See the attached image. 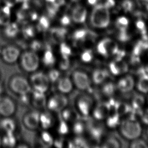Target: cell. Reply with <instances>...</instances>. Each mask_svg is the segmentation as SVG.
<instances>
[{"mask_svg":"<svg viewBox=\"0 0 148 148\" xmlns=\"http://www.w3.org/2000/svg\"><path fill=\"white\" fill-rule=\"evenodd\" d=\"M110 13L105 5L99 4L95 6L90 16L92 26L97 28H105L110 23Z\"/></svg>","mask_w":148,"mask_h":148,"instance_id":"cell-1","label":"cell"},{"mask_svg":"<svg viewBox=\"0 0 148 148\" xmlns=\"http://www.w3.org/2000/svg\"><path fill=\"white\" fill-rule=\"evenodd\" d=\"M121 134L127 140H134L140 135L142 128L137 120L126 119L122 121L119 125Z\"/></svg>","mask_w":148,"mask_h":148,"instance_id":"cell-2","label":"cell"},{"mask_svg":"<svg viewBox=\"0 0 148 148\" xmlns=\"http://www.w3.org/2000/svg\"><path fill=\"white\" fill-rule=\"evenodd\" d=\"M20 60L22 68L26 72H36L40 65V58L36 52L32 51L24 53Z\"/></svg>","mask_w":148,"mask_h":148,"instance_id":"cell-3","label":"cell"},{"mask_svg":"<svg viewBox=\"0 0 148 148\" xmlns=\"http://www.w3.org/2000/svg\"><path fill=\"white\" fill-rule=\"evenodd\" d=\"M118 49V44L111 38H104L99 42L97 46L98 54L105 57H113Z\"/></svg>","mask_w":148,"mask_h":148,"instance_id":"cell-4","label":"cell"},{"mask_svg":"<svg viewBox=\"0 0 148 148\" xmlns=\"http://www.w3.org/2000/svg\"><path fill=\"white\" fill-rule=\"evenodd\" d=\"M86 131L91 140L97 143L102 140L105 134V128L100 121L90 120L86 124Z\"/></svg>","mask_w":148,"mask_h":148,"instance_id":"cell-5","label":"cell"},{"mask_svg":"<svg viewBox=\"0 0 148 148\" xmlns=\"http://www.w3.org/2000/svg\"><path fill=\"white\" fill-rule=\"evenodd\" d=\"M30 82L34 90L45 93L48 90L50 82L48 75L42 72L34 73L30 77Z\"/></svg>","mask_w":148,"mask_h":148,"instance_id":"cell-6","label":"cell"},{"mask_svg":"<svg viewBox=\"0 0 148 148\" xmlns=\"http://www.w3.org/2000/svg\"><path fill=\"white\" fill-rule=\"evenodd\" d=\"M72 80L74 86L80 90H88L90 89L92 79L84 71H74L72 74Z\"/></svg>","mask_w":148,"mask_h":148,"instance_id":"cell-7","label":"cell"},{"mask_svg":"<svg viewBox=\"0 0 148 148\" xmlns=\"http://www.w3.org/2000/svg\"><path fill=\"white\" fill-rule=\"evenodd\" d=\"M10 86L14 92L20 96L29 94L31 91V86L29 82L23 76L14 77L11 81Z\"/></svg>","mask_w":148,"mask_h":148,"instance_id":"cell-8","label":"cell"},{"mask_svg":"<svg viewBox=\"0 0 148 148\" xmlns=\"http://www.w3.org/2000/svg\"><path fill=\"white\" fill-rule=\"evenodd\" d=\"M68 104V100L64 94L60 93L51 97L47 102V107L52 112L62 111Z\"/></svg>","mask_w":148,"mask_h":148,"instance_id":"cell-9","label":"cell"},{"mask_svg":"<svg viewBox=\"0 0 148 148\" xmlns=\"http://www.w3.org/2000/svg\"><path fill=\"white\" fill-rule=\"evenodd\" d=\"M94 102L88 95H81L76 100L77 111L82 116L87 117L92 112Z\"/></svg>","mask_w":148,"mask_h":148,"instance_id":"cell-10","label":"cell"},{"mask_svg":"<svg viewBox=\"0 0 148 148\" xmlns=\"http://www.w3.org/2000/svg\"><path fill=\"white\" fill-rule=\"evenodd\" d=\"M1 56L7 63L13 64L20 58V51L16 47L8 46L2 50Z\"/></svg>","mask_w":148,"mask_h":148,"instance_id":"cell-11","label":"cell"},{"mask_svg":"<svg viewBox=\"0 0 148 148\" xmlns=\"http://www.w3.org/2000/svg\"><path fill=\"white\" fill-rule=\"evenodd\" d=\"M16 106L14 102L8 97H0V115L4 117L12 116L15 112Z\"/></svg>","mask_w":148,"mask_h":148,"instance_id":"cell-12","label":"cell"},{"mask_svg":"<svg viewBox=\"0 0 148 148\" xmlns=\"http://www.w3.org/2000/svg\"><path fill=\"white\" fill-rule=\"evenodd\" d=\"M129 69L128 64L124 60H113L109 64V70L115 76L124 74Z\"/></svg>","mask_w":148,"mask_h":148,"instance_id":"cell-13","label":"cell"},{"mask_svg":"<svg viewBox=\"0 0 148 148\" xmlns=\"http://www.w3.org/2000/svg\"><path fill=\"white\" fill-rule=\"evenodd\" d=\"M23 123L29 130H36L40 125V114L36 111L28 112L24 116Z\"/></svg>","mask_w":148,"mask_h":148,"instance_id":"cell-14","label":"cell"},{"mask_svg":"<svg viewBox=\"0 0 148 148\" xmlns=\"http://www.w3.org/2000/svg\"><path fill=\"white\" fill-rule=\"evenodd\" d=\"M134 80L132 76L127 75L118 80L116 84V87L117 89L121 92L126 93L131 92L134 86Z\"/></svg>","mask_w":148,"mask_h":148,"instance_id":"cell-15","label":"cell"},{"mask_svg":"<svg viewBox=\"0 0 148 148\" xmlns=\"http://www.w3.org/2000/svg\"><path fill=\"white\" fill-rule=\"evenodd\" d=\"M110 112V109L106 102L99 103L92 109V116L95 120L100 121L106 119Z\"/></svg>","mask_w":148,"mask_h":148,"instance_id":"cell-16","label":"cell"},{"mask_svg":"<svg viewBox=\"0 0 148 148\" xmlns=\"http://www.w3.org/2000/svg\"><path fill=\"white\" fill-rule=\"evenodd\" d=\"M57 88L59 92L63 94H68L73 89V84L72 80L67 76L61 77L57 81Z\"/></svg>","mask_w":148,"mask_h":148,"instance_id":"cell-17","label":"cell"},{"mask_svg":"<svg viewBox=\"0 0 148 148\" xmlns=\"http://www.w3.org/2000/svg\"><path fill=\"white\" fill-rule=\"evenodd\" d=\"M45 93L34 90L32 93V102L34 107L38 109H43L47 107L46 97Z\"/></svg>","mask_w":148,"mask_h":148,"instance_id":"cell-18","label":"cell"},{"mask_svg":"<svg viewBox=\"0 0 148 148\" xmlns=\"http://www.w3.org/2000/svg\"><path fill=\"white\" fill-rule=\"evenodd\" d=\"M108 77L109 73L107 70L102 68H98L93 71L91 79L94 84L100 85L106 82Z\"/></svg>","mask_w":148,"mask_h":148,"instance_id":"cell-19","label":"cell"},{"mask_svg":"<svg viewBox=\"0 0 148 148\" xmlns=\"http://www.w3.org/2000/svg\"><path fill=\"white\" fill-rule=\"evenodd\" d=\"M86 8L83 6H76L72 11V19L76 23H83L86 20Z\"/></svg>","mask_w":148,"mask_h":148,"instance_id":"cell-20","label":"cell"},{"mask_svg":"<svg viewBox=\"0 0 148 148\" xmlns=\"http://www.w3.org/2000/svg\"><path fill=\"white\" fill-rule=\"evenodd\" d=\"M0 128L6 134L13 133L16 129V123L9 117H6L1 121Z\"/></svg>","mask_w":148,"mask_h":148,"instance_id":"cell-21","label":"cell"},{"mask_svg":"<svg viewBox=\"0 0 148 148\" xmlns=\"http://www.w3.org/2000/svg\"><path fill=\"white\" fill-rule=\"evenodd\" d=\"M66 32V29L64 28H52L50 30V36L54 42L61 43L65 38Z\"/></svg>","mask_w":148,"mask_h":148,"instance_id":"cell-22","label":"cell"},{"mask_svg":"<svg viewBox=\"0 0 148 148\" xmlns=\"http://www.w3.org/2000/svg\"><path fill=\"white\" fill-rule=\"evenodd\" d=\"M10 7L7 6H4L0 8V25L5 26L11 22V12Z\"/></svg>","mask_w":148,"mask_h":148,"instance_id":"cell-23","label":"cell"},{"mask_svg":"<svg viewBox=\"0 0 148 148\" xmlns=\"http://www.w3.org/2000/svg\"><path fill=\"white\" fill-rule=\"evenodd\" d=\"M62 119L66 122H74L78 120L79 113L72 108H66L62 111Z\"/></svg>","mask_w":148,"mask_h":148,"instance_id":"cell-24","label":"cell"},{"mask_svg":"<svg viewBox=\"0 0 148 148\" xmlns=\"http://www.w3.org/2000/svg\"><path fill=\"white\" fill-rule=\"evenodd\" d=\"M106 124L110 128H115L120 125L121 117L115 111L109 113L106 118Z\"/></svg>","mask_w":148,"mask_h":148,"instance_id":"cell-25","label":"cell"},{"mask_svg":"<svg viewBox=\"0 0 148 148\" xmlns=\"http://www.w3.org/2000/svg\"><path fill=\"white\" fill-rule=\"evenodd\" d=\"M116 84L111 82H106L102 84L101 92L103 96L106 97L111 98L116 92Z\"/></svg>","mask_w":148,"mask_h":148,"instance_id":"cell-26","label":"cell"},{"mask_svg":"<svg viewBox=\"0 0 148 148\" xmlns=\"http://www.w3.org/2000/svg\"><path fill=\"white\" fill-rule=\"evenodd\" d=\"M56 62V58L53 52L50 48H47L42 57V62L47 67L53 66Z\"/></svg>","mask_w":148,"mask_h":148,"instance_id":"cell-27","label":"cell"},{"mask_svg":"<svg viewBox=\"0 0 148 148\" xmlns=\"http://www.w3.org/2000/svg\"><path fill=\"white\" fill-rule=\"evenodd\" d=\"M132 107L124 102H117L115 111L120 116V117L128 114L132 111Z\"/></svg>","mask_w":148,"mask_h":148,"instance_id":"cell-28","label":"cell"},{"mask_svg":"<svg viewBox=\"0 0 148 148\" xmlns=\"http://www.w3.org/2000/svg\"><path fill=\"white\" fill-rule=\"evenodd\" d=\"M53 124V118L48 113L44 112L40 114V125L44 130H48L50 128Z\"/></svg>","mask_w":148,"mask_h":148,"instance_id":"cell-29","label":"cell"},{"mask_svg":"<svg viewBox=\"0 0 148 148\" xmlns=\"http://www.w3.org/2000/svg\"><path fill=\"white\" fill-rule=\"evenodd\" d=\"M19 32V27L15 23L11 22L9 24L5 26L4 33L5 36L9 38L15 37L18 34Z\"/></svg>","mask_w":148,"mask_h":148,"instance_id":"cell-30","label":"cell"},{"mask_svg":"<svg viewBox=\"0 0 148 148\" xmlns=\"http://www.w3.org/2000/svg\"><path fill=\"white\" fill-rule=\"evenodd\" d=\"M101 147L105 148H120L121 143L116 137L110 136L103 140Z\"/></svg>","mask_w":148,"mask_h":148,"instance_id":"cell-31","label":"cell"},{"mask_svg":"<svg viewBox=\"0 0 148 148\" xmlns=\"http://www.w3.org/2000/svg\"><path fill=\"white\" fill-rule=\"evenodd\" d=\"M137 88L141 92H148V74H146V73L140 76L137 84Z\"/></svg>","mask_w":148,"mask_h":148,"instance_id":"cell-32","label":"cell"},{"mask_svg":"<svg viewBox=\"0 0 148 148\" xmlns=\"http://www.w3.org/2000/svg\"><path fill=\"white\" fill-rule=\"evenodd\" d=\"M72 131L77 136H81L86 131V124L79 119L76 120L72 126Z\"/></svg>","mask_w":148,"mask_h":148,"instance_id":"cell-33","label":"cell"},{"mask_svg":"<svg viewBox=\"0 0 148 148\" xmlns=\"http://www.w3.org/2000/svg\"><path fill=\"white\" fill-rule=\"evenodd\" d=\"M87 145L85 139L81 136H77L72 141L69 142V148H86L88 147Z\"/></svg>","mask_w":148,"mask_h":148,"instance_id":"cell-34","label":"cell"},{"mask_svg":"<svg viewBox=\"0 0 148 148\" xmlns=\"http://www.w3.org/2000/svg\"><path fill=\"white\" fill-rule=\"evenodd\" d=\"M40 143L43 146L49 147L54 144V140L50 133L44 131L41 133L40 137Z\"/></svg>","mask_w":148,"mask_h":148,"instance_id":"cell-35","label":"cell"},{"mask_svg":"<svg viewBox=\"0 0 148 148\" xmlns=\"http://www.w3.org/2000/svg\"><path fill=\"white\" fill-rule=\"evenodd\" d=\"M145 98L141 95H136L132 99V108L134 110L141 109L144 105Z\"/></svg>","mask_w":148,"mask_h":148,"instance_id":"cell-36","label":"cell"},{"mask_svg":"<svg viewBox=\"0 0 148 148\" xmlns=\"http://www.w3.org/2000/svg\"><path fill=\"white\" fill-rule=\"evenodd\" d=\"M2 144L6 147H14L16 144V140L13 133L6 134L2 139Z\"/></svg>","mask_w":148,"mask_h":148,"instance_id":"cell-37","label":"cell"},{"mask_svg":"<svg viewBox=\"0 0 148 148\" xmlns=\"http://www.w3.org/2000/svg\"><path fill=\"white\" fill-rule=\"evenodd\" d=\"M94 53L92 50L86 49L80 54V59L85 63H89L94 59Z\"/></svg>","mask_w":148,"mask_h":148,"instance_id":"cell-38","label":"cell"},{"mask_svg":"<svg viewBox=\"0 0 148 148\" xmlns=\"http://www.w3.org/2000/svg\"><path fill=\"white\" fill-rule=\"evenodd\" d=\"M60 53L62 58H69L72 55V51L69 46L65 42H62L60 44Z\"/></svg>","mask_w":148,"mask_h":148,"instance_id":"cell-39","label":"cell"},{"mask_svg":"<svg viewBox=\"0 0 148 148\" xmlns=\"http://www.w3.org/2000/svg\"><path fill=\"white\" fill-rule=\"evenodd\" d=\"M129 24L128 19L125 17H121L117 19L116 26L119 30H126Z\"/></svg>","mask_w":148,"mask_h":148,"instance_id":"cell-40","label":"cell"},{"mask_svg":"<svg viewBox=\"0 0 148 148\" xmlns=\"http://www.w3.org/2000/svg\"><path fill=\"white\" fill-rule=\"evenodd\" d=\"M57 130L58 133L61 135H66L68 134L69 132V128L67 122L65 121L62 119V120L60 121V122L58 124Z\"/></svg>","mask_w":148,"mask_h":148,"instance_id":"cell-41","label":"cell"},{"mask_svg":"<svg viewBox=\"0 0 148 148\" xmlns=\"http://www.w3.org/2000/svg\"><path fill=\"white\" fill-rule=\"evenodd\" d=\"M47 75L50 82L54 83L57 82L58 79L60 78V73L58 70L55 69H52L49 71Z\"/></svg>","mask_w":148,"mask_h":148,"instance_id":"cell-42","label":"cell"},{"mask_svg":"<svg viewBox=\"0 0 148 148\" xmlns=\"http://www.w3.org/2000/svg\"><path fill=\"white\" fill-rule=\"evenodd\" d=\"M50 25V23L48 18L45 16H42L40 19L38 28L40 31H46L48 29Z\"/></svg>","mask_w":148,"mask_h":148,"instance_id":"cell-43","label":"cell"},{"mask_svg":"<svg viewBox=\"0 0 148 148\" xmlns=\"http://www.w3.org/2000/svg\"><path fill=\"white\" fill-rule=\"evenodd\" d=\"M130 147L132 148H147L148 146L146 143L142 139H134L130 145Z\"/></svg>","mask_w":148,"mask_h":148,"instance_id":"cell-44","label":"cell"},{"mask_svg":"<svg viewBox=\"0 0 148 148\" xmlns=\"http://www.w3.org/2000/svg\"><path fill=\"white\" fill-rule=\"evenodd\" d=\"M23 34L25 38H32L35 34L34 28H33L32 26H27L23 29Z\"/></svg>","mask_w":148,"mask_h":148,"instance_id":"cell-45","label":"cell"},{"mask_svg":"<svg viewBox=\"0 0 148 148\" xmlns=\"http://www.w3.org/2000/svg\"><path fill=\"white\" fill-rule=\"evenodd\" d=\"M70 61L69 58H62V60L59 63V68L62 70H66L70 67Z\"/></svg>","mask_w":148,"mask_h":148,"instance_id":"cell-46","label":"cell"},{"mask_svg":"<svg viewBox=\"0 0 148 148\" xmlns=\"http://www.w3.org/2000/svg\"><path fill=\"white\" fill-rule=\"evenodd\" d=\"M122 7L125 12H130L134 7L133 3L130 0H125L122 3Z\"/></svg>","mask_w":148,"mask_h":148,"instance_id":"cell-47","label":"cell"},{"mask_svg":"<svg viewBox=\"0 0 148 148\" xmlns=\"http://www.w3.org/2000/svg\"><path fill=\"white\" fill-rule=\"evenodd\" d=\"M58 7L55 6L53 3H50L47 6L48 11L50 17H53L58 10Z\"/></svg>","mask_w":148,"mask_h":148,"instance_id":"cell-48","label":"cell"},{"mask_svg":"<svg viewBox=\"0 0 148 148\" xmlns=\"http://www.w3.org/2000/svg\"><path fill=\"white\" fill-rule=\"evenodd\" d=\"M42 44L40 42L36 41V40L34 41L30 45V48L32 49V51L34 52L40 51L42 49Z\"/></svg>","mask_w":148,"mask_h":148,"instance_id":"cell-49","label":"cell"},{"mask_svg":"<svg viewBox=\"0 0 148 148\" xmlns=\"http://www.w3.org/2000/svg\"><path fill=\"white\" fill-rule=\"evenodd\" d=\"M140 118L144 123L148 124V109H147L145 111H143L142 115Z\"/></svg>","mask_w":148,"mask_h":148,"instance_id":"cell-50","label":"cell"},{"mask_svg":"<svg viewBox=\"0 0 148 148\" xmlns=\"http://www.w3.org/2000/svg\"><path fill=\"white\" fill-rule=\"evenodd\" d=\"M61 23L63 25L66 26L70 23V18L67 15H64L61 19Z\"/></svg>","mask_w":148,"mask_h":148,"instance_id":"cell-51","label":"cell"},{"mask_svg":"<svg viewBox=\"0 0 148 148\" xmlns=\"http://www.w3.org/2000/svg\"><path fill=\"white\" fill-rule=\"evenodd\" d=\"M19 1V0H5V3L6 4V6H8L11 8L12 6H14L15 3Z\"/></svg>","mask_w":148,"mask_h":148,"instance_id":"cell-52","label":"cell"},{"mask_svg":"<svg viewBox=\"0 0 148 148\" xmlns=\"http://www.w3.org/2000/svg\"><path fill=\"white\" fill-rule=\"evenodd\" d=\"M115 4L114 0H107L106 1V3L105 4V5L107 8H111L114 7V5Z\"/></svg>","mask_w":148,"mask_h":148,"instance_id":"cell-53","label":"cell"},{"mask_svg":"<svg viewBox=\"0 0 148 148\" xmlns=\"http://www.w3.org/2000/svg\"><path fill=\"white\" fill-rule=\"evenodd\" d=\"M53 3L59 8L60 6L64 5L65 0H55V1Z\"/></svg>","mask_w":148,"mask_h":148,"instance_id":"cell-54","label":"cell"},{"mask_svg":"<svg viewBox=\"0 0 148 148\" xmlns=\"http://www.w3.org/2000/svg\"><path fill=\"white\" fill-rule=\"evenodd\" d=\"M88 3L89 4L92 5H94L96 4L98 0H88Z\"/></svg>","mask_w":148,"mask_h":148,"instance_id":"cell-55","label":"cell"},{"mask_svg":"<svg viewBox=\"0 0 148 148\" xmlns=\"http://www.w3.org/2000/svg\"><path fill=\"white\" fill-rule=\"evenodd\" d=\"M46 1L48 3H53L55 1V0H46Z\"/></svg>","mask_w":148,"mask_h":148,"instance_id":"cell-56","label":"cell"},{"mask_svg":"<svg viewBox=\"0 0 148 148\" xmlns=\"http://www.w3.org/2000/svg\"><path fill=\"white\" fill-rule=\"evenodd\" d=\"M145 70H146V72H147L148 73V64L145 68Z\"/></svg>","mask_w":148,"mask_h":148,"instance_id":"cell-57","label":"cell"},{"mask_svg":"<svg viewBox=\"0 0 148 148\" xmlns=\"http://www.w3.org/2000/svg\"><path fill=\"white\" fill-rule=\"evenodd\" d=\"M2 88L1 86L0 85V96L1 95V94H2Z\"/></svg>","mask_w":148,"mask_h":148,"instance_id":"cell-58","label":"cell"},{"mask_svg":"<svg viewBox=\"0 0 148 148\" xmlns=\"http://www.w3.org/2000/svg\"><path fill=\"white\" fill-rule=\"evenodd\" d=\"M73 2H79V1H80V0H72Z\"/></svg>","mask_w":148,"mask_h":148,"instance_id":"cell-59","label":"cell"},{"mask_svg":"<svg viewBox=\"0 0 148 148\" xmlns=\"http://www.w3.org/2000/svg\"><path fill=\"white\" fill-rule=\"evenodd\" d=\"M1 144H2V140H1V138H0V146H1Z\"/></svg>","mask_w":148,"mask_h":148,"instance_id":"cell-60","label":"cell"},{"mask_svg":"<svg viewBox=\"0 0 148 148\" xmlns=\"http://www.w3.org/2000/svg\"><path fill=\"white\" fill-rule=\"evenodd\" d=\"M147 10H148V5H147Z\"/></svg>","mask_w":148,"mask_h":148,"instance_id":"cell-61","label":"cell"},{"mask_svg":"<svg viewBox=\"0 0 148 148\" xmlns=\"http://www.w3.org/2000/svg\"></svg>","mask_w":148,"mask_h":148,"instance_id":"cell-62","label":"cell"},{"mask_svg":"<svg viewBox=\"0 0 148 148\" xmlns=\"http://www.w3.org/2000/svg\"><path fill=\"white\" fill-rule=\"evenodd\" d=\"M0 2H1V0H0Z\"/></svg>","mask_w":148,"mask_h":148,"instance_id":"cell-63","label":"cell"}]
</instances>
